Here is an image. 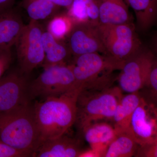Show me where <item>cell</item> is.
Here are the masks:
<instances>
[{"instance_id":"cell-2","label":"cell","mask_w":157,"mask_h":157,"mask_svg":"<svg viewBox=\"0 0 157 157\" xmlns=\"http://www.w3.org/2000/svg\"><path fill=\"white\" fill-rule=\"evenodd\" d=\"M0 140L33 157L40 142L33 106L29 104L0 113Z\"/></svg>"},{"instance_id":"cell-3","label":"cell","mask_w":157,"mask_h":157,"mask_svg":"<svg viewBox=\"0 0 157 157\" xmlns=\"http://www.w3.org/2000/svg\"><path fill=\"white\" fill-rule=\"evenodd\" d=\"M123 65L108 56L97 52L74 56L70 64L76 87L82 90L110 87L113 80V72L121 70Z\"/></svg>"},{"instance_id":"cell-27","label":"cell","mask_w":157,"mask_h":157,"mask_svg":"<svg viewBox=\"0 0 157 157\" xmlns=\"http://www.w3.org/2000/svg\"><path fill=\"white\" fill-rule=\"evenodd\" d=\"M50 1L55 6L59 8H64L67 10L71 6L73 0H50Z\"/></svg>"},{"instance_id":"cell-21","label":"cell","mask_w":157,"mask_h":157,"mask_svg":"<svg viewBox=\"0 0 157 157\" xmlns=\"http://www.w3.org/2000/svg\"><path fill=\"white\" fill-rule=\"evenodd\" d=\"M31 20H48L58 13L60 8L50 0H22L20 4Z\"/></svg>"},{"instance_id":"cell-5","label":"cell","mask_w":157,"mask_h":157,"mask_svg":"<svg viewBox=\"0 0 157 157\" xmlns=\"http://www.w3.org/2000/svg\"><path fill=\"white\" fill-rule=\"evenodd\" d=\"M98 30L107 56L122 64L142 47L132 22L99 24Z\"/></svg>"},{"instance_id":"cell-7","label":"cell","mask_w":157,"mask_h":157,"mask_svg":"<svg viewBox=\"0 0 157 157\" xmlns=\"http://www.w3.org/2000/svg\"><path fill=\"white\" fill-rule=\"evenodd\" d=\"M43 29L39 21L30 20L14 45L20 71L25 75L43 63L45 57L42 42Z\"/></svg>"},{"instance_id":"cell-25","label":"cell","mask_w":157,"mask_h":157,"mask_svg":"<svg viewBox=\"0 0 157 157\" xmlns=\"http://www.w3.org/2000/svg\"><path fill=\"white\" fill-rule=\"evenodd\" d=\"M135 155L137 157H157V141L138 145Z\"/></svg>"},{"instance_id":"cell-26","label":"cell","mask_w":157,"mask_h":157,"mask_svg":"<svg viewBox=\"0 0 157 157\" xmlns=\"http://www.w3.org/2000/svg\"><path fill=\"white\" fill-rule=\"evenodd\" d=\"M12 60L11 49L0 50V79L10 67Z\"/></svg>"},{"instance_id":"cell-19","label":"cell","mask_w":157,"mask_h":157,"mask_svg":"<svg viewBox=\"0 0 157 157\" xmlns=\"http://www.w3.org/2000/svg\"><path fill=\"white\" fill-rule=\"evenodd\" d=\"M135 12L138 29L146 31L155 22L157 0H125Z\"/></svg>"},{"instance_id":"cell-15","label":"cell","mask_w":157,"mask_h":157,"mask_svg":"<svg viewBox=\"0 0 157 157\" xmlns=\"http://www.w3.org/2000/svg\"><path fill=\"white\" fill-rule=\"evenodd\" d=\"M85 140L92 149L101 157L105 148L116 135L114 127L105 122L90 124L81 130Z\"/></svg>"},{"instance_id":"cell-12","label":"cell","mask_w":157,"mask_h":157,"mask_svg":"<svg viewBox=\"0 0 157 157\" xmlns=\"http://www.w3.org/2000/svg\"><path fill=\"white\" fill-rule=\"evenodd\" d=\"M25 25L19 11L14 6L0 9V50L11 49Z\"/></svg>"},{"instance_id":"cell-24","label":"cell","mask_w":157,"mask_h":157,"mask_svg":"<svg viewBox=\"0 0 157 157\" xmlns=\"http://www.w3.org/2000/svg\"><path fill=\"white\" fill-rule=\"evenodd\" d=\"M33 157L29 153L17 149L0 140V157Z\"/></svg>"},{"instance_id":"cell-18","label":"cell","mask_w":157,"mask_h":157,"mask_svg":"<svg viewBox=\"0 0 157 157\" xmlns=\"http://www.w3.org/2000/svg\"><path fill=\"white\" fill-rule=\"evenodd\" d=\"M138 145L128 129L116 132L115 136L108 144L101 157H132L136 153Z\"/></svg>"},{"instance_id":"cell-14","label":"cell","mask_w":157,"mask_h":157,"mask_svg":"<svg viewBox=\"0 0 157 157\" xmlns=\"http://www.w3.org/2000/svg\"><path fill=\"white\" fill-rule=\"evenodd\" d=\"M99 24L116 25L132 22L125 0H96Z\"/></svg>"},{"instance_id":"cell-17","label":"cell","mask_w":157,"mask_h":157,"mask_svg":"<svg viewBox=\"0 0 157 157\" xmlns=\"http://www.w3.org/2000/svg\"><path fill=\"white\" fill-rule=\"evenodd\" d=\"M141 98L139 92L122 96L112 119L116 132L128 129L132 114L140 104Z\"/></svg>"},{"instance_id":"cell-13","label":"cell","mask_w":157,"mask_h":157,"mask_svg":"<svg viewBox=\"0 0 157 157\" xmlns=\"http://www.w3.org/2000/svg\"><path fill=\"white\" fill-rule=\"evenodd\" d=\"M83 151L79 140L64 134L60 137L42 142L34 153L33 157H79Z\"/></svg>"},{"instance_id":"cell-20","label":"cell","mask_w":157,"mask_h":157,"mask_svg":"<svg viewBox=\"0 0 157 157\" xmlns=\"http://www.w3.org/2000/svg\"><path fill=\"white\" fill-rule=\"evenodd\" d=\"M67 13L74 23L90 22L99 25V9L96 0H73Z\"/></svg>"},{"instance_id":"cell-22","label":"cell","mask_w":157,"mask_h":157,"mask_svg":"<svg viewBox=\"0 0 157 157\" xmlns=\"http://www.w3.org/2000/svg\"><path fill=\"white\" fill-rule=\"evenodd\" d=\"M74 22L67 14H56L48 20L46 30L55 38L62 41L67 37Z\"/></svg>"},{"instance_id":"cell-6","label":"cell","mask_w":157,"mask_h":157,"mask_svg":"<svg viewBox=\"0 0 157 157\" xmlns=\"http://www.w3.org/2000/svg\"><path fill=\"white\" fill-rule=\"evenodd\" d=\"M76 87L75 77L70 65L61 64L44 68V71L29 84L30 100L57 97Z\"/></svg>"},{"instance_id":"cell-4","label":"cell","mask_w":157,"mask_h":157,"mask_svg":"<svg viewBox=\"0 0 157 157\" xmlns=\"http://www.w3.org/2000/svg\"><path fill=\"white\" fill-rule=\"evenodd\" d=\"M119 87L101 90H83L76 101L75 124L80 131L100 120H112L123 95Z\"/></svg>"},{"instance_id":"cell-9","label":"cell","mask_w":157,"mask_h":157,"mask_svg":"<svg viewBox=\"0 0 157 157\" xmlns=\"http://www.w3.org/2000/svg\"><path fill=\"white\" fill-rule=\"evenodd\" d=\"M25 74L12 72L0 79V113L11 112L29 104Z\"/></svg>"},{"instance_id":"cell-23","label":"cell","mask_w":157,"mask_h":157,"mask_svg":"<svg viewBox=\"0 0 157 157\" xmlns=\"http://www.w3.org/2000/svg\"><path fill=\"white\" fill-rule=\"evenodd\" d=\"M148 88L150 93L151 97L154 101L157 100V63L156 59L153 63L152 66L149 73L148 78L145 86L143 88Z\"/></svg>"},{"instance_id":"cell-11","label":"cell","mask_w":157,"mask_h":157,"mask_svg":"<svg viewBox=\"0 0 157 157\" xmlns=\"http://www.w3.org/2000/svg\"><path fill=\"white\" fill-rule=\"evenodd\" d=\"M128 130L139 145L157 141V110L142 97L132 114Z\"/></svg>"},{"instance_id":"cell-1","label":"cell","mask_w":157,"mask_h":157,"mask_svg":"<svg viewBox=\"0 0 157 157\" xmlns=\"http://www.w3.org/2000/svg\"><path fill=\"white\" fill-rule=\"evenodd\" d=\"M81 91L80 89H74L35 103L33 109L40 144L64 135L75 124L76 101Z\"/></svg>"},{"instance_id":"cell-8","label":"cell","mask_w":157,"mask_h":157,"mask_svg":"<svg viewBox=\"0 0 157 157\" xmlns=\"http://www.w3.org/2000/svg\"><path fill=\"white\" fill-rule=\"evenodd\" d=\"M156 59L151 51L142 47L127 60L124 63L117 78L121 91L129 94L139 92L142 89Z\"/></svg>"},{"instance_id":"cell-10","label":"cell","mask_w":157,"mask_h":157,"mask_svg":"<svg viewBox=\"0 0 157 157\" xmlns=\"http://www.w3.org/2000/svg\"><path fill=\"white\" fill-rule=\"evenodd\" d=\"M98 25L90 22L74 23L67 37L71 54L76 56L97 52L107 56L98 32Z\"/></svg>"},{"instance_id":"cell-28","label":"cell","mask_w":157,"mask_h":157,"mask_svg":"<svg viewBox=\"0 0 157 157\" xmlns=\"http://www.w3.org/2000/svg\"><path fill=\"white\" fill-rule=\"evenodd\" d=\"M15 0H0V9L13 7Z\"/></svg>"},{"instance_id":"cell-16","label":"cell","mask_w":157,"mask_h":157,"mask_svg":"<svg viewBox=\"0 0 157 157\" xmlns=\"http://www.w3.org/2000/svg\"><path fill=\"white\" fill-rule=\"evenodd\" d=\"M55 38L46 30L43 29L42 42L45 57L42 64L43 68L53 65L67 64L66 61L70 56L68 45Z\"/></svg>"}]
</instances>
